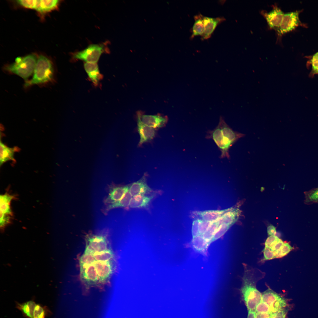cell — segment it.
<instances>
[{
  "instance_id": "cell-1",
  "label": "cell",
  "mask_w": 318,
  "mask_h": 318,
  "mask_svg": "<svg viewBox=\"0 0 318 318\" xmlns=\"http://www.w3.org/2000/svg\"><path fill=\"white\" fill-rule=\"evenodd\" d=\"M244 136V134L234 131L221 117L218 125L213 130H208L206 138L214 141L221 152V158L229 159L231 147Z\"/></svg>"
},
{
  "instance_id": "cell-2",
  "label": "cell",
  "mask_w": 318,
  "mask_h": 318,
  "mask_svg": "<svg viewBox=\"0 0 318 318\" xmlns=\"http://www.w3.org/2000/svg\"><path fill=\"white\" fill-rule=\"evenodd\" d=\"M56 79L55 70L52 61L41 55L37 59L32 77L25 82L24 87L26 89L34 85L44 86L54 83Z\"/></svg>"
},
{
  "instance_id": "cell-3",
  "label": "cell",
  "mask_w": 318,
  "mask_h": 318,
  "mask_svg": "<svg viewBox=\"0 0 318 318\" xmlns=\"http://www.w3.org/2000/svg\"><path fill=\"white\" fill-rule=\"evenodd\" d=\"M242 278V285L240 289L243 300L248 310L255 311L256 307L262 300V294L257 289L256 283L257 279L254 270L244 265Z\"/></svg>"
},
{
  "instance_id": "cell-4",
  "label": "cell",
  "mask_w": 318,
  "mask_h": 318,
  "mask_svg": "<svg viewBox=\"0 0 318 318\" xmlns=\"http://www.w3.org/2000/svg\"><path fill=\"white\" fill-rule=\"evenodd\" d=\"M37 59L34 54L16 57L14 62L5 65L4 70L8 74L17 75L26 82L33 74Z\"/></svg>"
},
{
  "instance_id": "cell-5",
  "label": "cell",
  "mask_w": 318,
  "mask_h": 318,
  "mask_svg": "<svg viewBox=\"0 0 318 318\" xmlns=\"http://www.w3.org/2000/svg\"><path fill=\"white\" fill-rule=\"evenodd\" d=\"M17 3L26 8L34 9L41 13L51 11L57 8L59 3L58 0H20Z\"/></svg>"
},
{
  "instance_id": "cell-6",
  "label": "cell",
  "mask_w": 318,
  "mask_h": 318,
  "mask_svg": "<svg viewBox=\"0 0 318 318\" xmlns=\"http://www.w3.org/2000/svg\"><path fill=\"white\" fill-rule=\"evenodd\" d=\"M104 50L103 45L91 44L84 50L74 53L73 57L75 59L81 60L86 62L96 63Z\"/></svg>"
},
{
  "instance_id": "cell-7",
  "label": "cell",
  "mask_w": 318,
  "mask_h": 318,
  "mask_svg": "<svg viewBox=\"0 0 318 318\" xmlns=\"http://www.w3.org/2000/svg\"><path fill=\"white\" fill-rule=\"evenodd\" d=\"M261 301L268 305L272 312L285 308L287 305L283 297L270 288L262 294Z\"/></svg>"
},
{
  "instance_id": "cell-8",
  "label": "cell",
  "mask_w": 318,
  "mask_h": 318,
  "mask_svg": "<svg viewBox=\"0 0 318 318\" xmlns=\"http://www.w3.org/2000/svg\"><path fill=\"white\" fill-rule=\"evenodd\" d=\"M86 238L87 243L84 253L93 255L108 249L107 240L105 236L101 235H88Z\"/></svg>"
},
{
  "instance_id": "cell-9",
  "label": "cell",
  "mask_w": 318,
  "mask_h": 318,
  "mask_svg": "<svg viewBox=\"0 0 318 318\" xmlns=\"http://www.w3.org/2000/svg\"><path fill=\"white\" fill-rule=\"evenodd\" d=\"M130 186H117L112 185L109 186L108 194L104 200L105 206L112 204L121 199L129 190Z\"/></svg>"
},
{
  "instance_id": "cell-10",
  "label": "cell",
  "mask_w": 318,
  "mask_h": 318,
  "mask_svg": "<svg viewBox=\"0 0 318 318\" xmlns=\"http://www.w3.org/2000/svg\"><path fill=\"white\" fill-rule=\"evenodd\" d=\"M299 12L297 11L284 14L281 24L278 28L279 34H283L294 29L299 24Z\"/></svg>"
},
{
  "instance_id": "cell-11",
  "label": "cell",
  "mask_w": 318,
  "mask_h": 318,
  "mask_svg": "<svg viewBox=\"0 0 318 318\" xmlns=\"http://www.w3.org/2000/svg\"><path fill=\"white\" fill-rule=\"evenodd\" d=\"M167 120L166 117L160 115H145L140 112L137 114V121L155 129L164 126Z\"/></svg>"
},
{
  "instance_id": "cell-12",
  "label": "cell",
  "mask_w": 318,
  "mask_h": 318,
  "mask_svg": "<svg viewBox=\"0 0 318 318\" xmlns=\"http://www.w3.org/2000/svg\"><path fill=\"white\" fill-rule=\"evenodd\" d=\"M96 268L99 282L104 283L110 278L113 271V264L111 260L105 261H96L94 263Z\"/></svg>"
},
{
  "instance_id": "cell-13",
  "label": "cell",
  "mask_w": 318,
  "mask_h": 318,
  "mask_svg": "<svg viewBox=\"0 0 318 318\" xmlns=\"http://www.w3.org/2000/svg\"><path fill=\"white\" fill-rule=\"evenodd\" d=\"M203 19L205 32L201 37L202 40L210 38L217 26L225 20L223 17L213 18L203 16Z\"/></svg>"
},
{
  "instance_id": "cell-14",
  "label": "cell",
  "mask_w": 318,
  "mask_h": 318,
  "mask_svg": "<svg viewBox=\"0 0 318 318\" xmlns=\"http://www.w3.org/2000/svg\"><path fill=\"white\" fill-rule=\"evenodd\" d=\"M146 177L143 175L140 179L130 185L129 191L132 197L145 195L151 191V188L148 185Z\"/></svg>"
},
{
  "instance_id": "cell-15",
  "label": "cell",
  "mask_w": 318,
  "mask_h": 318,
  "mask_svg": "<svg viewBox=\"0 0 318 318\" xmlns=\"http://www.w3.org/2000/svg\"><path fill=\"white\" fill-rule=\"evenodd\" d=\"M284 14L280 8L275 6L271 10L266 13L264 15L269 26L271 28H275L279 26Z\"/></svg>"
},
{
  "instance_id": "cell-16",
  "label": "cell",
  "mask_w": 318,
  "mask_h": 318,
  "mask_svg": "<svg viewBox=\"0 0 318 318\" xmlns=\"http://www.w3.org/2000/svg\"><path fill=\"white\" fill-rule=\"evenodd\" d=\"M137 129L140 137L138 146H140L144 143L150 141L155 136V129L145 125L138 121H137Z\"/></svg>"
},
{
  "instance_id": "cell-17",
  "label": "cell",
  "mask_w": 318,
  "mask_h": 318,
  "mask_svg": "<svg viewBox=\"0 0 318 318\" xmlns=\"http://www.w3.org/2000/svg\"><path fill=\"white\" fill-rule=\"evenodd\" d=\"M80 271L81 278L87 284H94L99 282L97 272L94 264L80 270Z\"/></svg>"
},
{
  "instance_id": "cell-18",
  "label": "cell",
  "mask_w": 318,
  "mask_h": 318,
  "mask_svg": "<svg viewBox=\"0 0 318 318\" xmlns=\"http://www.w3.org/2000/svg\"><path fill=\"white\" fill-rule=\"evenodd\" d=\"M240 211L237 209L230 208L216 221L219 225L226 224L231 226L237 221L240 214Z\"/></svg>"
},
{
  "instance_id": "cell-19",
  "label": "cell",
  "mask_w": 318,
  "mask_h": 318,
  "mask_svg": "<svg viewBox=\"0 0 318 318\" xmlns=\"http://www.w3.org/2000/svg\"><path fill=\"white\" fill-rule=\"evenodd\" d=\"M84 67L92 82L95 85H97L102 78L97 64L85 62L84 64Z\"/></svg>"
},
{
  "instance_id": "cell-20",
  "label": "cell",
  "mask_w": 318,
  "mask_h": 318,
  "mask_svg": "<svg viewBox=\"0 0 318 318\" xmlns=\"http://www.w3.org/2000/svg\"><path fill=\"white\" fill-rule=\"evenodd\" d=\"M0 165L10 160H14V155L16 151L15 147L10 148L4 144L1 139L0 142Z\"/></svg>"
},
{
  "instance_id": "cell-21",
  "label": "cell",
  "mask_w": 318,
  "mask_h": 318,
  "mask_svg": "<svg viewBox=\"0 0 318 318\" xmlns=\"http://www.w3.org/2000/svg\"><path fill=\"white\" fill-rule=\"evenodd\" d=\"M153 196L145 195H138L132 197L129 207L131 208H144L147 207L153 198Z\"/></svg>"
},
{
  "instance_id": "cell-22",
  "label": "cell",
  "mask_w": 318,
  "mask_h": 318,
  "mask_svg": "<svg viewBox=\"0 0 318 318\" xmlns=\"http://www.w3.org/2000/svg\"><path fill=\"white\" fill-rule=\"evenodd\" d=\"M132 197L129 190L126 193L123 197L119 201L112 204L105 206L102 210L105 214L113 209L119 208H126L129 206Z\"/></svg>"
},
{
  "instance_id": "cell-23",
  "label": "cell",
  "mask_w": 318,
  "mask_h": 318,
  "mask_svg": "<svg viewBox=\"0 0 318 318\" xmlns=\"http://www.w3.org/2000/svg\"><path fill=\"white\" fill-rule=\"evenodd\" d=\"M14 197L8 193L0 195V214L10 216L12 215L10 204Z\"/></svg>"
},
{
  "instance_id": "cell-24",
  "label": "cell",
  "mask_w": 318,
  "mask_h": 318,
  "mask_svg": "<svg viewBox=\"0 0 318 318\" xmlns=\"http://www.w3.org/2000/svg\"><path fill=\"white\" fill-rule=\"evenodd\" d=\"M203 16L201 14L194 16L195 22L192 29L191 38L198 36H201L202 37L203 35L205 32Z\"/></svg>"
},
{
  "instance_id": "cell-25",
  "label": "cell",
  "mask_w": 318,
  "mask_h": 318,
  "mask_svg": "<svg viewBox=\"0 0 318 318\" xmlns=\"http://www.w3.org/2000/svg\"><path fill=\"white\" fill-rule=\"evenodd\" d=\"M37 304L33 301L16 304V307L27 318H34V312Z\"/></svg>"
},
{
  "instance_id": "cell-26",
  "label": "cell",
  "mask_w": 318,
  "mask_h": 318,
  "mask_svg": "<svg viewBox=\"0 0 318 318\" xmlns=\"http://www.w3.org/2000/svg\"><path fill=\"white\" fill-rule=\"evenodd\" d=\"M230 209V208H229L223 210L205 211L200 212V214L203 220L213 222L216 220Z\"/></svg>"
},
{
  "instance_id": "cell-27",
  "label": "cell",
  "mask_w": 318,
  "mask_h": 318,
  "mask_svg": "<svg viewBox=\"0 0 318 318\" xmlns=\"http://www.w3.org/2000/svg\"><path fill=\"white\" fill-rule=\"evenodd\" d=\"M192 242L194 249L199 252L205 251L209 244L201 235L193 237Z\"/></svg>"
},
{
  "instance_id": "cell-28",
  "label": "cell",
  "mask_w": 318,
  "mask_h": 318,
  "mask_svg": "<svg viewBox=\"0 0 318 318\" xmlns=\"http://www.w3.org/2000/svg\"><path fill=\"white\" fill-rule=\"evenodd\" d=\"M219 226L216 221H213L206 231L201 235L208 243L213 241V237Z\"/></svg>"
},
{
  "instance_id": "cell-29",
  "label": "cell",
  "mask_w": 318,
  "mask_h": 318,
  "mask_svg": "<svg viewBox=\"0 0 318 318\" xmlns=\"http://www.w3.org/2000/svg\"><path fill=\"white\" fill-rule=\"evenodd\" d=\"M96 261H105L111 260L114 256L112 251L110 249L99 253H96L93 255Z\"/></svg>"
},
{
  "instance_id": "cell-30",
  "label": "cell",
  "mask_w": 318,
  "mask_h": 318,
  "mask_svg": "<svg viewBox=\"0 0 318 318\" xmlns=\"http://www.w3.org/2000/svg\"><path fill=\"white\" fill-rule=\"evenodd\" d=\"M96 261V260L93 254L84 253L80 259V270L94 264Z\"/></svg>"
},
{
  "instance_id": "cell-31",
  "label": "cell",
  "mask_w": 318,
  "mask_h": 318,
  "mask_svg": "<svg viewBox=\"0 0 318 318\" xmlns=\"http://www.w3.org/2000/svg\"><path fill=\"white\" fill-rule=\"evenodd\" d=\"M304 195V203L306 204L318 203V187L306 192Z\"/></svg>"
},
{
  "instance_id": "cell-32",
  "label": "cell",
  "mask_w": 318,
  "mask_h": 318,
  "mask_svg": "<svg viewBox=\"0 0 318 318\" xmlns=\"http://www.w3.org/2000/svg\"><path fill=\"white\" fill-rule=\"evenodd\" d=\"M49 313L47 307L37 304L34 311V318H45Z\"/></svg>"
},
{
  "instance_id": "cell-33",
  "label": "cell",
  "mask_w": 318,
  "mask_h": 318,
  "mask_svg": "<svg viewBox=\"0 0 318 318\" xmlns=\"http://www.w3.org/2000/svg\"><path fill=\"white\" fill-rule=\"evenodd\" d=\"M231 226L226 224L220 225L218 227L213 238V241L216 240L221 237L228 229Z\"/></svg>"
},
{
  "instance_id": "cell-34",
  "label": "cell",
  "mask_w": 318,
  "mask_h": 318,
  "mask_svg": "<svg viewBox=\"0 0 318 318\" xmlns=\"http://www.w3.org/2000/svg\"><path fill=\"white\" fill-rule=\"evenodd\" d=\"M289 244L284 242L278 255L277 258L283 257L289 254L293 249Z\"/></svg>"
},
{
  "instance_id": "cell-35",
  "label": "cell",
  "mask_w": 318,
  "mask_h": 318,
  "mask_svg": "<svg viewBox=\"0 0 318 318\" xmlns=\"http://www.w3.org/2000/svg\"><path fill=\"white\" fill-rule=\"evenodd\" d=\"M255 312L256 313L272 312L268 305L262 301L256 307Z\"/></svg>"
},
{
  "instance_id": "cell-36",
  "label": "cell",
  "mask_w": 318,
  "mask_h": 318,
  "mask_svg": "<svg viewBox=\"0 0 318 318\" xmlns=\"http://www.w3.org/2000/svg\"><path fill=\"white\" fill-rule=\"evenodd\" d=\"M262 251L264 254V257L262 259L263 261L272 260L276 258L274 253L269 248L265 247Z\"/></svg>"
},
{
  "instance_id": "cell-37",
  "label": "cell",
  "mask_w": 318,
  "mask_h": 318,
  "mask_svg": "<svg viewBox=\"0 0 318 318\" xmlns=\"http://www.w3.org/2000/svg\"><path fill=\"white\" fill-rule=\"evenodd\" d=\"M279 238L276 236H269L265 242V247L270 249L278 241Z\"/></svg>"
},
{
  "instance_id": "cell-38",
  "label": "cell",
  "mask_w": 318,
  "mask_h": 318,
  "mask_svg": "<svg viewBox=\"0 0 318 318\" xmlns=\"http://www.w3.org/2000/svg\"><path fill=\"white\" fill-rule=\"evenodd\" d=\"M284 243L281 239L279 238L276 242L270 249L274 253L276 258H277L278 255Z\"/></svg>"
},
{
  "instance_id": "cell-39",
  "label": "cell",
  "mask_w": 318,
  "mask_h": 318,
  "mask_svg": "<svg viewBox=\"0 0 318 318\" xmlns=\"http://www.w3.org/2000/svg\"><path fill=\"white\" fill-rule=\"evenodd\" d=\"M200 220L196 219L193 221L192 228V234L193 237L200 235L199 231V224Z\"/></svg>"
},
{
  "instance_id": "cell-40",
  "label": "cell",
  "mask_w": 318,
  "mask_h": 318,
  "mask_svg": "<svg viewBox=\"0 0 318 318\" xmlns=\"http://www.w3.org/2000/svg\"><path fill=\"white\" fill-rule=\"evenodd\" d=\"M212 222L200 220L199 226L200 235L204 233L209 227Z\"/></svg>"
},
{
  "instance_id": "cell-41",
  "label": "cell",
  "mask_w": 318,
  "mask_h": 318,
  "mask_svg": "<svg viewBox=\"0 0 318 318\" xmlns=\"http://www.w3.org/2000/svg\"><path fill=\"white\" fill-rule=\"evenodd\" d=\"M311 62L313 70L315 73L318 69V52L313 56Z\"/></svg>"
},
{
  "instance_id": "cell-42",
  "label": "cell",
  "mask_w": 318,
  "mask_h": 318,
  "mask_svg": "<svg viewBox=\"0 0 318 318\" xmlns=\"http://www.w3.org/2000/svg\"><path fill=\"white\" fill-rule=\"evenodd\" d=\"M287 310L285 308L274 312L272 318H285Z\"/></svg>"
},
{
  "instance_id": "cell-43",
  "label": "cell",
  "mask_w": 318,
  "mask_h": 318,
  "mask_svg": "<svg viewBox=\"0 0 318 318\" xmlns=\"http://www.w3.org/2000/svg\"><path fill=\"white\" fill-rule=\"evenodd\" d=\"M274 312H265L256 313V318H272Z\"/></svg>"
},
{
  "instance_id": "cell-44",
  "label": "cell",
  "mask_w": 318,
  "mask_h": 318,
  "mask_svg": "<svg viewBox=\"0 0 318 318\" xmlns=\"http://www.w3.org/2000/svg\"><path fill=\"white\" fill-rule=\"evenodd\" d=\"M267 233L269 236H276V227L272 225L268 226L267 228Z\"/></svg>"
},
{
  "instance_id": "cell-45",
  "label": "cell",
  "mask_w": 318,
  "mask_h": 318,
  "mask_svg": "<svg viewBox=\"0 0 318 318\" xmlns=\"http://www.w3.org/2000/svg\"><path fill=\"white\" fill-rule=\"evenodd\" d=\"M256 313L255 311L251 310H248L247 318H256Z\"/></svg>"
}]
</instances>
